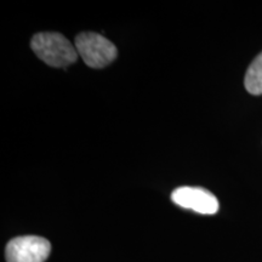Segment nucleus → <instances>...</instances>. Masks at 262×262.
<instances>
[{
    "label": "nucleus",
    "instance_id": "nucleus-1",
    "mask_svg": "<svg viewBox=\"0 0 262 262\" xmlns=\"http://www.w3.org/2000/svg\"><path fill=\"white\" fill-rule=\"evenodd\" d=\"M32 50L45 63L64 68L78 60V51L72 42L60 33H38L32 38Z\"/></svg>",
    "mask_w": 262,
    "mask_h": 262
},
{
    "label": "nucleus",
    "instance_id": "nucleus-5",
    "mask_svg": "<svg viewBox=\"0 0 262 262\" xmlns=\"http://www.w3.org/2000/svg\"><path fill=\"white\" fill-rule=\"evenodd\" d=\"M244 85L248 93L251 95H262V52L249 66Z\"/></svg>",
    "mask_w": 262,
    "mask_h": 262
},
{
    "label": "nucleus",
    "instance_id": "nucleus-3",
    "mask_svg": "<svg viewBox=\"0 0 262 262\" xmlns=\"http://www.w3.org/2000/svg\"><path fill=\"white\" fill-rule=\"evenodd\" d=\"M51 251L48 239L37 235H25L11 239L6 245L8 262H45Z\"/></svg>",
    "mask_w": 262,
    "mask_h": 262
},
{
    "label": "nucleus",
    "instance_id": "nucleus-4",
    "mask_svg": "<svg viewBox=\"0 0 262 262\" xmlns=\"http://www.w3.org/2000/svg\"><path fill=\"white\" fill-rule=\"evenodd\" d=\"M171 201L181 208L203 215H214L219 211V201L211 192L201 187H179L172 192Z\"/></svg>",
    "mask_w": 262,
    "mask_h": 262
},
{
    "label": "nucleus",
    "instance_id": "nucleus-2",
    "mask_svg": "<svg viewBox=\"0 0 262 262\" xmlns=\"http://www.w3.org/2000/svg\"><path fill=\"white\" fill-rule=\"evenodd\" d=\"M75 49L91 68H103L116 60L118 50L112 41L97 33H81L75 38Z\"/></svg>",
    "mask_w": 262,
    "mask_h": 262
}]
</instances>
